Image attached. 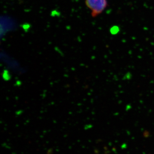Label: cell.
Returning <instances> with one entry per match:
<instances>
[{"label":"cell","instance_id":"obj_1","mask_svg":"<svg viewBox=\"0 0 154 154\" xmlns=\"http://www.w3.org/2000/svg\"><path fill=\"white\" fill-rule=\"evenodd\" d=\"M85 3L93 18L102 14L108 5L107 0H85Z\"/></svg>","mask_w":154,"mask_h":154}]
</instances>
